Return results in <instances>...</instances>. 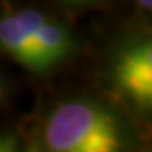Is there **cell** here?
<instances>
[{
    "label": "cell",
    "instance_id": "obj_1",
    "mask_svg": "<svg viewBox=\"0 0 152 152\" xmlns=\"http://www.w3.org/2000/svg\"><path fill=\"white\" fill-rule=\"evenodd\" d=\"M44 145L54 152H115L125 144V130L110 110L91 102H66L49 115Z\"/></svg>",
    "mask_w": 152,
    "mask_h": 152
},
{
    "label": "cell",
    "instance_id": "obj_2",
    "mask_svg": "<svg viewBox=\"0 0 152 152\" xmlns=\"http://www.w3.org/2000/svg\"><path fill=\"white\" fill-rule=\"evenodd\" d=\"M15 14L37 49L44 71L64 61L75 51V39L63 24L34 9H20Z\"/></svg>",
    "mask_w": 152,
    "mask_h": 152
},
{
    "label": "cell",
    "instance_id": "obj_3",
    "mask_svg": "<svg viewBox=\"0 0 152 152\" xmlns=\"http://www.w3.org/2000/svg\"><path fill=\"white\" fill-rule=\"evenodd\" d=\"M117 86L130 102L149 108L152 103V48L140 42L127 49L115 66Z\"/></svg>",
    "mask_w": 152,
    "mask_h": 152
},
{
    "label": "cell",
    "instance_id": "obj_4",
    "mask_svg": "<svg viewBox=\"0 0 152 152\" xmlns=\"http://www.w3.org/2000/svg\"><path fill=\"white\" fill-rule=\"evenodd\" d=\"M0 48L24 68L36 73L44 71L37 49L15 12H7L0 17Z\"/></svg>",
    "mask_w": 152,
    "mask_h": 152
},
{
    "label": "cell",
    "instance_id": "obj_5",
    "mask_svg": "<svg viewBox=\"0 0 152 152\" xmlns=\"http://www.w3.org/2000/svg\"><path fill=\"white\" fill-rule=\"evenodd\" d=\"M137 4L144 9V10H151V7H152V0H135Z\"/></svg>",
    "mask_w": 152,
    "mask_h": 152
},
{
    "label": "cell",
    "instance_id": "obj_6",
    "mask_svg": "<svg viewBox=\"0 0 152 152\" xmlns=\"http://www.w3.org/2000/svg\"><path fill=\"white\" fill-rule=\"evenodd\" d=\"M69 2H75V4H85V2H93V0H69Z\"/></svg>",
    "mask_w": 152,
    "mask_h": 152
}]
</instances>
